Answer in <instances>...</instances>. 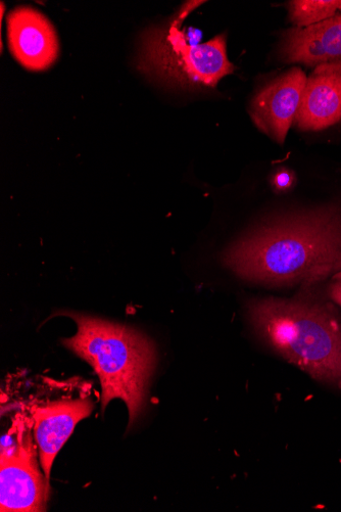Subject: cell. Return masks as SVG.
<instances>
[{"label": "cell", "instance_id": "cell-7", "mask_svg": "<svg viewBox=\"0 0 341 512\" xmlns=\"http://www.w3.org/2000/svg\"><path fill=\"white\" fill-rule=\"evenodd\" d=\"M9 48L13 57L27 70L50 69L60 55V42L54 25L29 7H19L8 17Z\"/></svg>", "mask_w": 341, "mask_h": 512}, {"label": "cell", "instance_id": "cell-1", "mask_svg": "<svg viewBox=\"0 0 341 512\" xmlns=\"http://www.w3.org/2000/svg\"><path fill=\"white\" fill-rule=\"evenodd\" d=\"M224 264L271 287H312L341 270V208L328 206L263 226L231 246Z\"/></svg>", "mask_w": 341, "mask_h": 512}, {"label": "cell", "instance_id": "cell-4", "mask_svg": "<svg viewBox=\"0 0 341 512\" xmlns=\"http://www.w3.org/2000/svg\"><path fill=\"white\" fill-rule=\"evenodd\" d=\"M181 21L151 30L143 37L139 69L161 82L183 88L215 87L235 67L226 50V36L191 44Z\"/></svg>", "mask_w": 341, "mask_h": 512}, {"label": "cell", "instance_id": "cell-13", "mask_svg": "<svg viewBox=\"0 0 341 512\" xmlns=\"http://www.w3.org/2000/svg\"><path fill=\"white\" fill-rule=\"evenodd\" d=\"M325 295L331 302L341 307V270L330 277Z\"/></svg>", "mask_w": 341, "mask_h": 512}, {"label": "cell", "instance_id": "cell-2", "mask_svg": "<svg viewBox=\"0 0 341 512\" xmlns=\"http://www.w3.org/2000/svg\"><path fill=\"white\" fill-rule=\"evenodd\" d=\"M319 286L302 287L289 299H253L248 316L259 337L287 362L341 389V315Z\"/></svg>", "mask_w": 341, "mask_h": 512}, {"label": "cell", "instance_id": "cell-8", "mask_svg": "<svg viewBox=\"0 0 341 512\" xmlns=\"http://www.w3.org/2000/svg\"><path fill=\"white\" fill-rule=\"evenodd\" d=\"M92 409L93 404L89 399H75L48 403L34 410V438L42 471L48 482L58 453L78 423L88 417Z\"/></svg>", "mask_w": 341, "mask_h": 512}, {"label": "cell", "instance_id": "cell-12", "mask_svg": "<svg viewBox=\"0 0 341 512\" xmlns=\"http://www.w3.org/2000/svg\"><path fill=\"white\" fill-rule=\"evenodd\" d=\"M295 174L289 170L282 169L273 177V188L276 192H287L295 185Z\"/></svg>", "mask_w": 341, "mask_h": 512}, {"label": "cell", "instance_id": "cell-3", "mask_svg": "<svg viewBox=\"0 0 341 512\" xmlns=\"http://www.w3.org/2000/svg\"><path fill=\"white\" fill-rule=\"evenodd\" d=\"M77 333L63 340L66 348L88 362L102 385V410L114 399L129 410V427L141 412L146 387L156 365L153 342L125 325L75 312H65Z\"/></svg>", "mask_w": 341, "mask_h": 512}, {"label": "cell", "instance_id": "cell-6", "mask_svg": "<svg viewBox=\"0 0 341 512\" xmlns=\"http://www.w3.org/2000/svg\"><path fill=\"white\" fill-rule=\"evenodd\" d=\"M307 79L302 69H291L263 87L252 103L254 123L280 145L296 120Z\"/></svg>", "mask_w": 341, "mask_h": 512}, {"label": "cell", "instance_id": "cell-9", "mask_svg": "<svg viewBox=\"0 0 341 512\" xmlns=\"http://www.w3.org/2000/svg\"><path fill=\"white\" fill-rule=\"evenodd\" d=\"M341 120V64H322L308 77L296 117L302 130H322Z\"/></svg>", "mask_w": 341, "mask_h": 512}, {"label": "cell", "instance_id": "cell-5", "mask_svg": "<svg viewBox=\"0 0 341 512\" xmlns=\"http://www.w3.org/2000/svg\"><path fill=\"white\" fill-rule=\"evenodd\" d=\"M18 441L2 450L0 467V509L2 511H43L48 482L38 469L36 448L29 433L19 428Z\"/></svg>", "mask_w": 341, "mask_h": 512}, {"label": "cell", "instance_id": "cell-11", "mask_svg": "<svg viewBox=\"0 0 341 512\" xmlns=\"http://www.w3.org/2000/svg\"><path fill=\"white\" fill-rule=\"evenodd\" d=\"M341 14V0H295L289 17L298 28L309 27Z\"/></svg>", "mask_w": 341, "mask_h": 512}, {"label": "cell", "instance_id": "cell-10", "mask_svg": "<svg viewBox=\"0 0 341 512\" xmlns=\"http://www.w3.org/2000/svg\"><path fill=\"white\" fill-rule=\"evenodd\" d=\"M280 53L287 63L315 67L341 64V14L309 27L286 31Z\"/></svg>", "mask_w": 341, "mask_h": 512}]
</instances>
